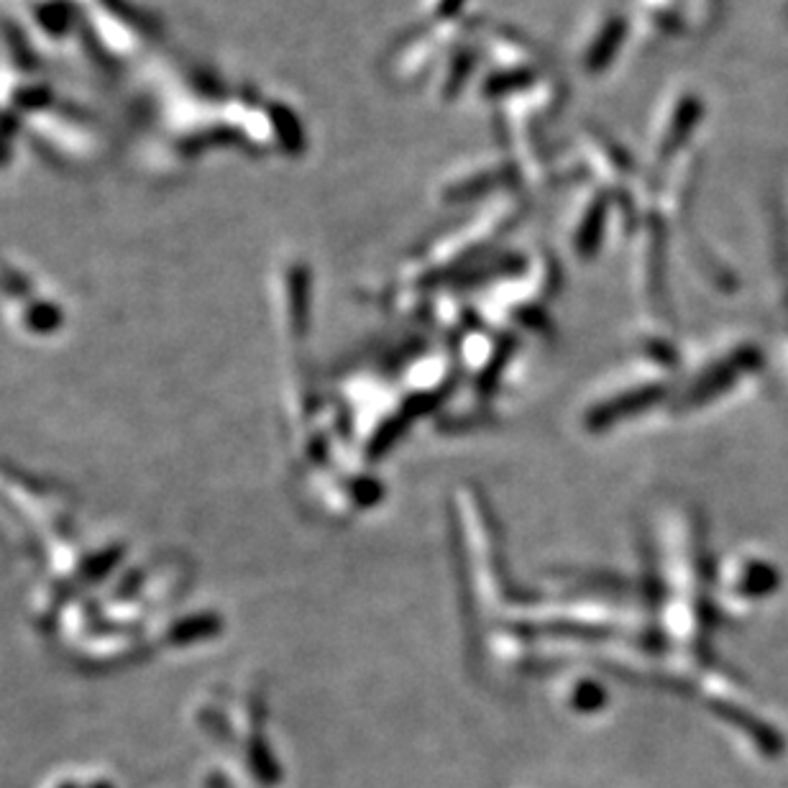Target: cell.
I'll return each instance as SVG.
<instances>
[{
  "mask_svg": "<svg viewBox=\"0 0 788 788\" xmlns=\"http://www.w3.org/2000/svg\"><path fill=\"white\" fill-rule=\"evenodd\" d=\"M732 591L735 599H740V604H756L760 599H768L778 589V569L768 559H758V555H748L740 559L735 567L732 577Z\"/></svg>",
  "mask_w": 788,
  "mask_h": 788,
  "instance_id": "cell-1",
  "label": "cell"
}]
</instances>
